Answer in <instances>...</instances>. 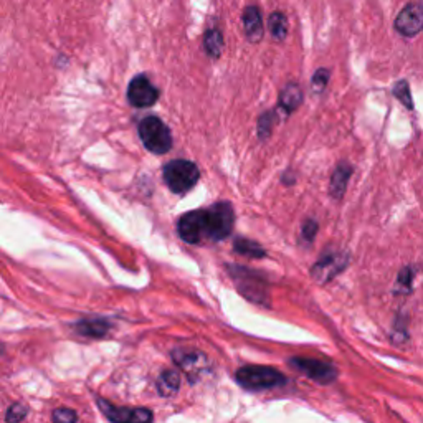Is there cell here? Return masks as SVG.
I'll use <instances>...</instances> for the list:
<instances>
[{"label": "cell", "mask_w": 423, "mask_h": 423, "mask_svg": "<svg viewBox=\"0 0 423 423\" xmlns=\"http://www.w3.org/2000/svg\"><path fill=\"white\" fill-rule=\"evenodd\" d=\"M137 133H139L142 144H144V148L148 149L149 152L162 156V154H168L169 150L172 149V133H170L169 126L165 124L161 117H144L139 126H137Z\"/></svg>", "instance_id": "1"}, {"label": "cell", "mask_w": 423, "mask_h": 423, "mask_svg": "<svg viewBox=\"0 0 423 423\" xmlns=\"http://www.w3.org/2000/svg\"><path fill=\"white\" fill-rule=\"evenodd\" d=\"M165 185L172 190L174 194H185L190 189L197 185L201 179V170L194 162L185 161V159H176L164 165L162 170Z\"/></svg>", "instance_id": "2"}, {"label": "cell", "mask_w": 423, "mask_h": 423, "mask_svg": "<svg viewBox=\"0 0 423 423\" xmlns=\"http://www.w3.org/2000/svg\"><path fill=\"white\" fill-rule=\"evenodd\" d=\"M237 382L248 390H264L286 384V377L273 367L263 365H245L237 370Z\"/></svg>", "instance_id": "3"}, {"label": "cell", "mask_w": 423, "mask_h": 423, "mask_svg": "<svg viewBox=\"0 0 423 423\" xmlns=\"http://www.w3.org/2000/svg\"><path fill=\"white\" fill-rule=\"evenodd\" d=\"M229 270L243 296L255 301V303H264V299H266V279H264L263 275L243 266H233V264H230Z\"/></svg>", "instance_id": "4"}, {"label": "cell", "mask_w": 423, "mask_h": 423, "mask_svg": "<svg viewBox=\"0 0 423 423\" xmlns=\"http://www.w3.org/2000/svg\"><path fill=\"white\" fill-rule=\"evenodd\" d=\"M235 223L233 207L229 202H217L207 210V237L220 242L231 233Z\"/></svg>", "instance_id": "5"}, {"label": "cell", "mask_w": 423, "mask_h": 423, "mask_svg": "<svg viewBox=\"0 0 423 423\" xmlns=\"http://www.w3.org/2000/svg\"><path fill=\"white\" fill-rule=\"evenodd\" d=\"M161 98V91L150 83V80L146 75L134 76L128 87V101L133 108L146 109L157 103Z\"/></svg>", "instance_id": "6"}, {"label": "cell", "mask_w": 423, "mask_h": 423, "mask_svg": "<svg viewBox=\"0 0 423 423\" xmlns=\"http://www.w3.org/2000/svg\"><path fill=\"white\" fill-rule=\"evenodd\" d=\"M396 32L404 38H413L423 32V2H410L398 12L396 22Z\"/></svg>", "instance_id": "7"}, {"label": "cell", "mask_w": 423, "mask_h": 423, "mask_svg": "<svg viewBox=\"0 0 423 423\" xmlns=\"http://www.w3.org/2000/svg\"><path fill=\"white\" fill-rule=\"evenodd\" d=\"M98 407L113 423H152V412L148 409H129V407H115L111 402L98 398Z\"/></svg>", "instance_id": "8"}, {"label": "cell", "mask_w": 423, "mask_h": 423, "mask_svg": "<svg viewBox=\"0 0 423 423\" xmlns=\"http://www.w3.org/2000/svg\"><path fill=\"white\" fill-rule=\"evenodd\" d=\"M181 238L190 245H197L207 235V210H192L182 215L177 223Z\"/></svg>", "instance_id": "9"}, {"label": "cell", "mask_w": 423, "mask_h": 423, "mask_svg": "<svg viewBox=\"0 0 423 423\" xmlns=\"http://www.w3.org/2000/svg\"><path fill=\"white\" fill-rule=\"evenodd\" d=\"M291 365L301 370L303 374H306L311 380L319 382V384H331L337 377V369L334 365L323 361L308 359V357H295V359H291Z\"/></svg>", "instance_id": "10"}, {"label": "cell", "mask_w": 423, "mask_h": 423, "mask_svg": "<svg viewBox=\"0 0 423 423\" xmlns=\"http://www.w3.org/2000/svg\"><path fill=\"white\" fill-rule=\"evenodd\" d=\"M242 22H243V32H245L248 42L258 43L260 40L263 38L264 34L262 12H260L258 7L256 5L245 7L242 15Z\"/></svg>", "instance_id": "11"}, {"label": "cell", "mask_w": 423, "mask_h": 423, "mask_svg": "<svg viewBox=\"0 0 423 423\" xmlns=\"http://www.w3.org/2000/svg\"><path fill=\"white\" fill-rule=\"evenodd\" d=\"M347 262L349 256L345 253H331L323 256V260L312 268V271H315V276H319L321 279L328 282V279L334 278L337 273H341Z\"/></svg>", "instance_id": "12"}, {"label": "cell", "mask_w": 423, "mask_h": 423, "mask_svg": "<svg viewBox=\"0 0 423 423\" xmlns=\"http://www.w3.org/2000/svg\"><path fill=\"white\" fill-rule=\"evenodd\" d=\"M304 101V93L301 89L299 84L296 83H288L282 91H279L278 98V108L282 109L286 116H290L291 113H295L296 109L303 104Z\"/></svg>", "instance_id": "13"}, {"label": "cell", "mask_w": 423, "mask_h": 423, "mask_svg": "<svg viewBox=\"0 0 423 423\" xmlns=\"http://www.w3.org/2000/svg\"><path fill=\"white\" fill-rule=\"evenodd\" d=\"M352 172L354 169L349 162H339V164H337V168L334 169V172H332L331 176V182H329V194H331L332 197L343 198Z\"/></svg>", "instance_id": "14"}, {"label": "cell", "mask_w": 423, "mask_h": 423, "mask_svg": "<svg viewBox=\"0 0 423 423\" xmlns=\"http://www.w3.org/2000/svg\"><path fill=\"white\" fill-rule=\"evenodd\" d=\"M223 47H225V40H223L220 28H209L203 35V50L207 55L214 60L220 58Z\"/></svg>", "instance_id": "15"}, {"label": "cell", "mask_w": 423, "mask_h": 423, "mask_svg": "<svg viewBox=\"0 0 423 423\" xmlns=\"http://www.w3.org/2000/svg\"><path fill=\"white\" fill-rule=\"evenodd\" d=\"M268 30L276 42H283L288 36V19L283 12L275 10L268 17Z\"/></svg>", "instance_id": "16"}, {"label": "cell", "mask_w": 423, "mask_h": 423, "mask_svg": "<svg viewBox=\"0 0 423 423\" xmlns=\"http://www.w3.org/2000/svg\"><path fill=\"white\" fill-rule=\"evenodd\" d=\"M76 331L80 334L87 336V337H103L108 334L109 331V324L106 321L101 319H89V321H81V323H76Z\"/></svg>", "instance_id": "17"}, {"label": "cell", "mask_w": 423, "mask_h": 423, "mask_svg": "<svg viewBox=\"0 0 423 423\" xmlns=\"http://www.w3.org/2000/svg\"><path fill=\"white\" fill-rule=\"evenodd\" d=\"M179 387H181V377L174 370H164V372L159 376L157 380V390L161 396L169 397L172 393H176Z\"/></svg>", "instance_id": "18"}, {"label": "cell", "mask_w": 423, "mask_h": 423, "mask_svg": "<svg viewBox=\"0 0 423 423\" xmlns=\"http://www.w3.org/2000/svg\"><path fill=\"white\" fill-rule=\"evenodd\" d=\"M276 123V111L268 109L262 116L258 117V124H256V133H258L260 141H266L273 133V126Z\"/></svg>", "instance_id": "19"}, {"label": "cell", "mask_w": 423, "mask_h": 423, "mask_svg": "<svg viewBox=\"0 0 423 423\" xmlns=\"http://www.w3.org/2000/svg\"><path fill=\"white\" fill-rule=\"evenodd\" d=\"M235 251H238L240 255L250 256V258H263L266 255V250L258 245L256 242L247 238H237L235 240Z\"/></svg>", "instance_id": "20"}, {"label": "cell", "mask_w": 423, "mask_h": 423, "mask_svg": "<svg viewBox=\"0 0 423 423\" xmlns=\"http://www.w3.org/2000/svg\"><path fill=\"white\" fill-rule=\"evenodd\" d=\"M413 276H415V271L412 266L402 268L400 273H398L396 290H393V293H396V295H409V293H412Z\"/></svg>", "instance_id": "21"}, {"label": "cell", "mask_w": 423, "mask_h": 423, "mask_svg": "<svg viewBox=\"0 0 423 423\" xmlns=\"http://www.w3.org/2000/svg\"><path fill=\"white\" fill-rule=\"evenodd\" d=\"M392 95L405 106L407 109H413V98L412 91H410V84L407 80H398L392 87Z\"/></svg>", "instance_id": "22"}, {"label": "cell", "mask_w": 423, "mask_h": 423, "mask_svg": "<svg viewBox=\"0 0 423 423\" xmlns=\"http://www.w3.org/2000/svg\"><path fill=\"white\" fill-rule=\"evenodd\" d=\"M329 78H331V70L329 68H317L311 78V91L315 95H321L326 89Z\"/></svg>", "instance_id": "23"}, {"label": "cell", "mask_w": 423, "mask_h": 423, "mask_svg": "<svg viewBox=\"0 0 423 423\" xmlns=\"http://www.w3.org/2000/svg\"><path fill=\"white\" fill-rule=\"evenodd\" d=\"M407 337H409V332H407V321H405V316L400 315L396 319V324H393L392 341L393 343L400 344V343H405Z\"/></svg>", "instance_id": "24"}, {"label": "cell", "mask_w": 423, "mask_h": 423, "mask_svg": "<svg viewBox=\"0 0 423 423\" xmlns=\"http://www.w3.org/2000/svg\"><path fill=\"white\" fill-rule=\"evenodd\" d=\"M27 412H28V410H27L25 405L14 404L9 410H7L5 420H7V423H20L23 420V418L27 417Z\"/></svg>", "instance_id": "25"}, {"label": "cell", "mask_w": 423, "mask_h": 423, "mask_svg": "<svg viewBox=\"0 0 423 423\" xmlns=\"http://www.w3.org/2000/svg\"><path fill=\"white\" fill-rule=\"evenodd\" d=\"M52 418L55 423H76L78 422V415L73 412L71 409H56L52 413Z\"/></svg>", "instance_id": "26"}, {"label": "cell", "mask_w": 423, "mask_h": 423, "mask_svg": "<svg viewBox=\"0 0 423 423\" xmlns=\"http://www.w3.org/2000/svg\"><path fill=\"white\" fill-rule=\"evenodd\" d=\"M317 231V223L315 220H306L303 225V237L308 240V242H312L316 237Z\"/></svg>", "instance_id": "27"}, {"label": "cell", "mask_w": 423, "mask_h": 423, "mask_svg": "<svg viewBox=\"0 0 423 423\" xmlns=\"http://www.w3.org/2000/svg\"><path fill=\"white\" fill-rule=\"evenodd\" d=\"M283 184H286V185H293V184H295V174H293L291 170H286V172H284V176H283Z\"/></svg>", "instance_id": "28"}]
</instances>
